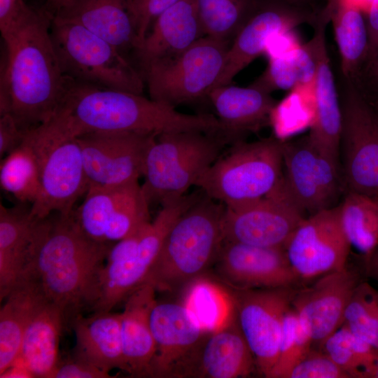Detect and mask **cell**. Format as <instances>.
<instances>
[{
	"mask_svg": "<svg viewBox=\"0 0 378 378\" xmlns=\"http://www.w3.org/2000/svg\"><path fill=\"white\" fill-rule=\"evenodd\" d=\"M1 378H15V377H34L30 371L23 363L17 364L15 363L4 372L0 374Z\"/></svg>",
	"mask_w": 378,
	"mask_h": 378,
	"instance_id": "48",
	"label": "cell"
},
{
	"mask_svg": "<svg viewBox=\"0 0 378 378\" xmlns=\"http://www.w3.org/2000/svg\"><path fill=\"white\" fill-rule=\"evenodd\" d=\"M286 378H351L349 374L321 349L312 348Z\"/></svg>",
	"mask_w": 378,
	"mask_h": 378,
	"instance_id": "41",
	"label": "cell"
},
{
	"mask_svg": "<svg viewBox=\"0 0 378 378\" xmlns=\"http://www.w3.org/2000/svg\"><path fill=\"white\" fill-rule=\"evenodd\" d=\"M343 324L378 350V290L366 279L354 289L345 309Z\"/></svg>",
	"mask_w": 378,
	"mask_h": 378,
	"instance_id": "39",
	"label": "cell"
},
{
	"mask_svg": "<svg viewBox=\"0 0 378 378\" xmlns=\"http://www.w3.org/2000/svg\"><path fill=\"white\" fill-rule=\"evenodd\" d=\"M284 188L297 207L309 215L332 206L340 190L339 165L309 135L283 141Z\"/></svg>",
	"mask_w": 378,
	"mask_h": 378,
	"instance_id": "15",
	"label": "cell"
},
{
	"mask_svg": "<svg viewBox=\"0 0 378 378\" xmlns=\"http://www.w3.org/2000/svg\"><path fill=\"white\" fill-rule=\"evenodd\" d=\"M342 111L344 175L349 191L378 197V116L361 91L349 83Z\"/></svg>",
	"mask_w": 378,
	"mask_h": 378,
	"instance_id": "13",
	"label": "cell"
},
{
	"mask_svg": "<svg viewBox=\"0 0 378 378\" xmlns=\"http://www.w3.org/2000/svg\"><path fill=\"white\" fill-rule=\"evenodd\" d=\"M214 106L223 133L230 142L247 132H256L271 122L277 104L268 93L252 85H226L211 90L207 96Z\"/></svg>",
	"mask_w": 378,
	"mask_h": 378,
	"instance_id": "24",
	"label": "cell"
},
{
	"mask_svg": "<svg viewBox=\"0 0 378 378\" xmlns=\"http://www.w3.org/2000/svg\"><path fill=\"white\" fill-rule=\"evenodd\" d=\"M230 42L202 36L173 58L141 70L150 98L176 108L208 96L222 73Z\"/></svg>",
	"mask_w": 378,
	"mask_h": 378,
	"instance_id": "10",
	"label": "cell"
},
{
	"mask_svg": "<svg viewBox=\"0 0 378 378\" xmlns=\"http://www.w3.org/2000/svg\"><path fill=\"white\" fill-rule=\"evenodd\" d=\"M265 71L251 84L268 93L314 85L316 59L309 41L284 57H270Z\"/></svg>",
	"mask_w": 378,
	"mask_h": 378,
	"instance_id": "34",
	"label": "cell"
},
{
	"mask_svg": "<svg viewBox=\"0 0 378 378\" xmlns=\"http://www.w3.org/2000/svg\"><path fill=\"white\" fill-rule=\"evenodd\" d=\"M301 44L295 29L279 32L274 35L270 40L264 54L267 58L284 57L290 53Z\"/></svg>",
	"mask_w": 378,
	"mask_h": 378,
	"instance_id": "45",
	"label": "cell"
},
{
	"mask_svg": "<svg viewBox=\"0 0 378 378\" xmlns=\"http://www.w3.org/2000/svg\"><path fill=\"white\" fill-rule=\"evenodd\" d=\"M181 303L209 334L225 327L237 316L232 291L202 275L183 286Z\"/></svg>",
	"mask_w": 378,
	"mask_h": 378,
	"instance_id": "33",
	"label": "cell"
},
{
	"mask_svg": "<svg viewBox=\"0 0 378 378\" xmlns=\"http://www.w3.org/2000/svg\"><path fill=\"white\" fill-rule=\"evenodd\" d=\"M202 36L195 0H179L156 18L134 52L142 70L178 56Z\"/></svg>",
	"mask_w": 378,
	"mask_h": 378,
	"instance_id": "23",
	"label": "cell"
},
{
	"mask_svg": "<svg viewBox=\"0 0 378 378\" xmlns=\"http://www.w3.org/2000/svg\"><path fill=\"white\" fill-rule=\"evenodd\" d=\"M282 144L274 137L234 143L203 173L195 186L227 208L263 198L282 181Z\"/></svg>",
	"mask_w": 378,
	"mask_h": 378,
	"instance_id": "7",
	"label": "cell"
},
{
	"mask_svg": "<svg viewBox=\"0 0 378 378\" xmlns=\"http://www.w3.org/2000/svg\"><path fill=\"white\" fill-rule=\"evenodd\" d=\"M216 260L220 276L235 290L304 285L293 270L284 247L223 240Z\"/></svg>",
	"mask_w": 378,
	"mask_h": 378,
	"instance_id": "20",
	"label": "cell"
},
{
	"mask_svg": "<svg viewBox=\"0 0 378 378\" xmlns=\"http://www.w3.org/2000/svg\"><path fill=\"white\" fill-rule=\"evenodd\" d=\"M376 113H377V116H378V107H377V111H376Z\"/></svg>",
	"mask_w": 378,
	"mask_h": 378,
	"instance_id": "55",
	"label": "cell"
},
{
	"mask_svg": "<svg viewBox=\"0 0 378 378\" xmlns=\"http://www.w3.org/2000/svg\"><path fill=\"white\" fill-rule=\"evenodd\" d=\"M52 15L20 0L1 31L6 50L1 70L0 115L11 113L24 130L48 121L64 94V76L51 35Z\"/></svg>",
	"mask_w": 378,
	"mask_h": 378,
	"instance_id": "1",
	"label": "cell"
},
{
	"mask_svg": "<svg viewBox=\"0 0 378 378\" xmlns=\"http://www.w3.org/2000/svg\"><path fill=\"white\" fill-rule=\"evenodd\" d=\"M321 350L351 378H362L363 373L378 360V350L352 333L344 324L325 340Z\"/></svg>",
	"mask_w": 378,
	"mask_h": 378,
	"instance_id": "38",
	"label": "cell"
},
{
	"mask_svg": "<svg viewBox=\"0 0 378 378\" xmlns=\"http://www.w3.org/2000/svg\"><path fill=\"white\" fill-rule=\"evenodd\" d=\"M68 136L90 132L197 131L218 133L222 127L211 114H186L141 94L111 89L66 76L64 94L48 120Z\"/></svg>",
	"mask_w": 378,
	"mask_h": 378,
	"instance_id": "2",
	"label": "cell"
},
{
	"mask_svg": "<svg viewBox=\"0 0 378 378\" xmlns=\"http://www.w3.org/2000/svg\"><path fill=\"white\" fill-rule=\"evenodd\" d=\"M367 279L365 267L332 272L294 290L290 305L309 336L321 349L325 340L344 323L347 303L356 287Z\"/></svg>",
	"mask_w": 378,
	"mask_h": 378,
	"instance_id": "19",
	"label": "cell"
},
{
	"mask_svg": "<svg viewBox=\"0 0 378 378\" xmlns=\"http://www.w3.org/2000/svg\"><path fill=\"white\" fill-rule=\"evenodd\" d=\"M23 129L11 113L0 115V157L2 158L18 147L24 140Z\"/></svg>",
	"mask_w": 378,
	"mask_h": 378,
	"instance_id": "44",
	"label": "cell"
},
{
	"mask_svg": "<svg viewBox=\"0 0 378 378\" xmlns=\"http://www.w3.org/2000/svg\"><path fill=\"white\" fill-rule=\"evenodd\" d=\"M350 248L340 221V205L306 217L284 246L293 270L304 285L346 268Z\"/></svg>",
	"mask_w": 378,
	"mask_h": 378,
	"instance_id": "14",
	"label": "cell"
},
{
	"mask_svg": "<svg viewBox=\"0 0 378 378\" xmlns=\"http://www.w3.org/2000/svg\"><path fill=\"white\" fill-rule=\"evenodd\" d=\"M362 378H378V360L363 373Z\"/></svg>",
	"mask_w": 378,
	"mask_h": 378,
	"instance_id": "52",
	"label": "cell"
},
{
	"mask_svg": "<svg viewBox=\"0 0 378 378\" xmlns=\"http://www.w3.org/2000/svg\"><path fill=\"white\" fill-rule=\"evenodd\" d=\"M312 348L313 344L309 336L290 306L284 318L279 356L270 378H286L290 370Z\"/></svg>",
	"mask_w": 378,
	"mask_h": 378,
	"instance_id": "40",
	"label": "cell"
},
{
	"mask_svg": "<svg viewBox=\"0 0 378 378\" xmlns=\"http://www.w3.org/2000/svg\"><path fill=\"white\" fill-rule=\"evenodd\" d=\"M0 312V374L18 360L25 330L48 302L38 284L24 276L5 298Z\"/></svg>",
	"mask_w": 378,
	"mask_h": 378,
	"instance_id": "29",
	"label": "cell"
},
{
	"mask_svg": "<svg viewBox=\"0 0 378 378\" xmlns=\"http://www.w3.org/2000/svg\"><path fill=\"white\" fill-rule=\"evenodd\" d=\"M374 198L377 201V202L378 203V197H374Z\"/></svg>",
	"mask_w": 378,
	"mask_h": 378,
	"instance_id": "54",
	"label": "cell"
},
{
	"mask_svg": "<svg viewBox=\"0 0 378 378\" xmlns=\"http://www.w3.org/2000/svg\"><path fill=\"white\" fill-rule=\"evenodd\" d=\"M340 221L351 245L363 257L378 246V203L374 197L349 191L340 204Z\"/></svg>",
	"mask_w": 378,
	"mask_h": 378,
	"instance_id": "35",
	"label": "cell"
},
{
	"mask_svg": "<svg viewBox=\"0 0 378 378\" xmlns=\"http://www.w3.org/2000/svg\"><path fill=\"white\" fill-rule=\"evenodd\" d=\"M109 372L95 365L78 358L67 359L59 362L51 378H107Z\"/></svg>",
	"mask_w": 378,
	"mask_h": 378,
	"instance_id": "43",
	"label": "cell"
},
{
	"mask_svg": "<svg viewBox=\"0 0 378 378\" xmlns=\"http://www.w3.org/2000/svg\"><path fill=\"white\" fill-rule=\"evenodd\" d=\"M295 288L232 290L239 328L256 368L267 378L278 359L284 318Z\"/></svg>",
	"mask_w": 378,
	"mask_h": 378,
	"instance_id": "16",
	"label": "cell"
},
{
	"mask_svg": "<svg viewBox=\"0 0 378 378\" xmlns=\"http://www.w3.org/2000/svg\"><path fill=\"white\" fill-rule=\"evenodd\" d=\"M228 143L217 133L181 131L157 135L146 154L141 185L149 204L185 195Z\"/></svg>",
	"mask_w": 378,
	"mask_h": 378,
	"instance_id": "6",
	"label": "cell"
},
{
	"mask_svg": "<svg viewBox=\"0 0 378 378\" xmlns=\"http://www.w3.org/2000/svg\"><path fill=\"white\" fill-rule=\"evenodd\" d=\"M26 134V133H25ZM0 185L21 204L36 201L40 189V169L37 154L28 140L1 160Z\"/></svg>",
	"mask_w": 378,
	"mask_h": 378,
	"instance_id": "36",
	"label": "cell"
},
{
	"mask_svg": "<svg viewBox=\"0 0 378 378\" xmlns=\"http://www.w3.org/2000/svg\"><path fill=\"white\" fill-rule=\"evenodd\" d=\"M288 195L283 178L267 196L234 208L225 206L223 240L267 247H284L305 218Z\"/></svg>",
	"mask_w": 378,
	"mask_h": 378,
	"instance_id": "17",
	"label": "cell"
},
{
	"mask_svg": "<svg viewBox=\"0 0 378 378\" xmlns=\"http://www.w3.org/2000/svg\"><path fill=\"white\" fill-rule=\"evenodd\" d=\"M202 193L195 192L163 203L155 218L112 244L101 270L93 313L108 312L144 283L174 222Z\"/></svg>",
	"mask_w": 378,
	"mask_h": 378,
	"instance_id": "5",
	"label": "cell"
},
{
	"mask_svg": "<svg viewBox=\"0 0 378 378\" xmlns=\"http://www.w3.org/2000/svg\"><path fill=\"white\" fill-rule=\"evenodd\" d=\"M78 24L124 54L138 48L139 38L129 0H69L53 15Z\"/></svg>",
	"mask_w": 378,
	"mask_h": 378,
	"instance_id": "25",
	"label": "cell"
},
{
	"mask_svg": "<svg viewBox=\"0 0 378 378\" xmlns=\"http://www.w3.org/2000/svg\"><path fill=\"white\" fill-rule=\"evenodd\" d=\"M51 35L65 76L136 94L144 78L118 48L83 26L52 18Z\"/></svg>",
	"mask_w": 378,
	"mask_h": 378,
	"instance_id": "9",
	"label": "cell"
},
{
	"mask_svg": "<svg viewBox=\"0 0 378 378\" xmlns=\"http://www.w3.org/2000/svg\"><path fill=\"white\" fill-rule=\"evenodd\" d=\"M328 22L318 17L310 39L316 59L314 83L313 118L308 134L314 144L336 163L342 130V111L326 43Z\"/></svg>",
	"mask_w": 378,
	"mask_h": 378,
	"instance_id": "22",
	"label": "cell"
},
{
	"mask_svg": "<svg viewBox=\"0 0 378 378\" xmlns=\"http://www.w3.org/2000/svg\"><path fill=\"white\" fill-rule=\"evenodd\" d=\"M38 219L30 209L0 205V299L22 278L29 262Z\"/></svg>",
	"mask_w": 378,
	"mask_h": 378,
	"instance_id": "27",
	"label": "cell"
},
{
	"mask_svg": "<svg viewBox=\"0 0 378 378\" xmlns=\"http://www.w3.org/2000/svg\"><path fill=\"white\" fill-rule=\"evenodd\" d=\"M65 318L63 310L48 301L28 324L18 360L34 377L51 378L57 367L59 338Z\"/></svg>",
	"mask_w": 378,
	"mask_h": 378,
	"instance_id": "30",
	"label": "cell"
},
{
	"mask_svg": "<svg viewBox=\"0 0 378 378\" xmlns=\"http://www.w3.org/2000/svg\"><path fill=\"white\" fill-rule=\"evenodd\" d=\"M178 1L129 0V10L134 22L139 38L138 47L156 18Z\"/></svg>",
	"mask_w": 378,
	"mask_h": 378,
	"instance_id": "42",
	"label": "cell"
},
{
	"mask_svg": "<svg viewBox=\"0 0 378 378\" xmlns=\"http://www.w3.org/2000/svg\"><path fill=\"white\" fill-rule=\"evenodd\" d=\"M367 27L369 36V50L366 62L368 66L378 55V0H374L367 10Z\"/></svg>",
	"mask_w": 378,
	"mask_h": 378,
	"instance_id": "46",
	"label": "cell"
},
{
	"mask_svg": "<svg viewBox=\"0 0 378 378\" xmlns=\"http://www.w3.org/2000/svg\"><path fill=\"white\" fill-rule=\"evenodd\" d=\"M255 367V358L236 316L225 327L207 337L201 354L197 377H246Z\"/></svg>",
	"mask_w": 378,
	"mask_h": 378,
	"instance_id": "31",
	"label": "cell"
},
{
	"mask_svg": "<svg viewBox=\"0 0 378 378\" xmlns=\"http://www.w3.org/2000/svg\"><path fill=\"white\" fill-rule=\"evenodd\" d=\"M69 0H45V9L49 12L52 16L67 1Z\"/></svg>",
	"mask_w": 378,
	"mask_h": 378,
	"instance_id": "50",
	"label": "cell"
},
{
	"mask_svg": "<svg viewBox=\"0 0 378 378\" xmlns=\"http://www.w3.org/2000/svg\"><path fill=\"white\" fill-rule=\"evenodd\" d=\"M204 35L230 42L254 9L252 0H195Z\"/></svg>",
	"mask_w": 378,
	"mask_h": 378,
	"instance_id": "37",
	"label": "cell"
},
{
	"mask_svg": "<svg viewBox=\"0 0 378 378\" xmlns=\"http://www.w3.org/2000/svg\"><path fill=\"white\" fill-rule=\"evenodd\" d=\"M369 82L378 91V55L375 59L366 66Z\"/></svg>",
	"mask_w": 378,
	"mask_h": 378,
	"instance_id": "49",
	"label": "cell"
},
{
	"mask_svg": "<svg viewBox=\"0 0 378 378\" xmlns=\"http://www.w3.org/2000/svg\"><path fill=\"white\" fill-rule=\"evenodd\" d=\"M321 14L332 22L342 73L351 80L366 64L368 55L369 36L363 10L345 1L330 0Z\"/></svg>",
	"mask_w": 378,
	"mask_h": 378,
	"instance_id": "32",
	"label": "cell"
},
{
	"mask_svg": "<svg viewBox=\"0 0 378 378\" xmlns=\"http://www.w3.org/2000/svg\"><path fill=\"white\" fill-rule=\"evenodd\" d=\"M25 138L37 154L40 169V189L31 216L40 220L55 213L71 214L89 186L77 138L49 121L27 130Z\"/></svg>",
	"mask_w": 378,
	"mask_h": 378,
	"instance_id": "8",
	"label": "cell"
},
{
	"mask_svg": "<svg viewBox=\"0 0 378 378\" xmlns=\"http://www.w3.org/2000/svg\"><path fill=\"white\" fill-rule=\"evenodd\" d=\"M225 206L204 193L168 231L144 283L172 291L202 275L216 260Z\"/></svg>",
	"mask_w": 378,
	"mask_h": 378,
	"instance_id": "4",
	"label": "cell"
},
{
	"mask_svg": "<svg viewBox=\"0 0 378 378\" xmlns=\"http://www.w3.org/2000/svg\"><path fill=\"white\" fill-rule=\"evenodd\" d=\"M155 343L150 377H197L209 333L181 302L156 301L150 316Z\"/></svg>",
	"mask_w": 378,
	"mask_h": 378,
	"instance_id": "11",
	"label": "cell"
},
{
	"mask_svg": "<svg viewBox=\"0 0 378 378\" xmlns=\"http://www.w3.org/2000/svg\"><path fill=\"white\" fill-rule=\"evenodd\" d=\"M113 244L88 237L73 215L52 214L38 220L31 251L22 276L34 279L48 301L72 319L90 310L98 280Z\"/></svg>",
	"mask_w": 378,
	"mask_h": 378,
	"instance_id": "3",
	"label": "cell"
},
{
	"mask_svg": "<svg viewBox=\"0 0 378 378\" xmlns=\"http://www.w3.org/2000/svg\"><path fill=\"white\" fill-rule=\"evenodd\" d=\"M363 258L366 278L378 284V246L369 256Z\"/></svg>",
	"mask_w": 378,
	"mask_h": 378,
	"instance_id": "47",
	"label": "cell"
},
{
	"mask_svg": "<svg viewBox=\"0 0 378 378\" xmlns=\"http://www.w3.org/2000/svg\"><path fill=\"white\" fill-rule=\"evenodd\" d=\"M157 135L90 132L77 137L89 186H115L139 181L147 152Z\"/></svg>",
	"mask_w": 378,
	"mask_h": 378,
	"instance_id": "18",
	"label": "cell"
},
{
	"mask_svg": "<svg viewBox=\"0 0 378 378\" xmlns=\"http://www.w3.org/2000/svg\"><path fill=\"white\" fill-rule=\"evenodd\" d=\"M316 19L305 8L285 1L253 9L230 45L214 88L230 85L241 71L264 54L274 35L304 23L314 24Z\"/></svg>",
	"mask_w": 378,
	"mask_h": 378,
	"instance_id": "21",
	"label": "cell"
},
{
	"mask_svg": "<svg viewBox=\"0 0 378 378\" xmlns=\"http://www.w3.org/2000/svg\"><path fill=\"white\" fill-rule=\"evenodd\" d=\"M328 1H330V0H328ZM338 1H345L349 4H354L358 6V8H360L362 10H365L367 11L374 0H338Z\"/></svg>",
	"mask_w": 378,
	"mask_h": 378,
	"instance_id": "51",
	"label": "cell"
},
{
	"mask_svg": "<svg viewBox=\"0 0 378 378\" xmlns=\"http://www.w3.org/2000/svg\"><path fill=\"white\" fill-rule=\"evenodd\" d=\"M76 336L74 356L108 372L119 368L125 372L120 314L93 313L90 317L80 314L73 318Z\"/></svg>",
	"mask_w": 378,
	"mask_h": 378,
	"instance_id": "28",
	"label": "cell"
},
{
	"mask_svg": "<svg viewBox=\"0 0 378 378\" xmlns=\"http://www.w3.org/2000/svg\"><path fill=\"white\" fill-rule=\"evenodd\" d=\"M281 1H284L285 2H287L288 4H290L295 6H301V7H302L304 4L307 1V0H281Z\"/></svg>",
	"mask_w": 378,
	"mask_h": 378,
	"instance_id": "53",
	"label": "cell"
},
{
	"mask_svg": "<svg viewBox=\"0 0 378 378\" xmlns=\"http://www.w3.org/2000/svg\"><path fill=\"white\" fill-rule=\"evenodd\" d=\"M149 206L139 181L115 186H89L73 215L88 237L114 244L151 221Z\"/></svg>",
	"mask_w": 378,
	"mask_h": 378,
	"instance_id": "12",
	"label": "cell"
},
{
	"mask_svg": "<svg viewBox=\"0 0 378 378\" xmlns=\"http://www.w3.org/2000/svg\"><path fill=\"white\" fill-rule=\"evenodd\" d=\"M155 290L151 284H142L127 297L120 313L125 372L134 377H150L155 348L150 316L156 302Z\"/></svg>",
	"mask_w": 378,
	"mask_h": 378,
	"instance_id": "26",
	"label": "cell"
}]
</instances>
